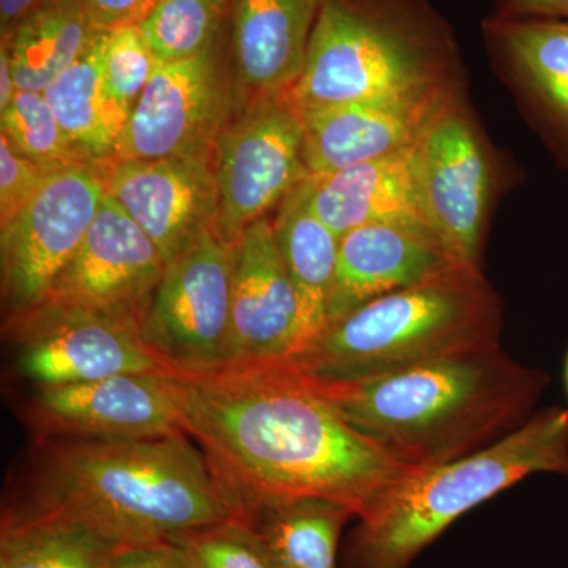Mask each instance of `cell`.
<instances>
[{
    "mask_svg": "<svg viewBox=\"0 0 568 568\" xmlns=\"http://www.w3.org/2000/svg\"><path fill=\"white\" fill-rule=\"evenodd\" d=\"M179 424L246 517L286 500H334L365 517L416 470L355 432L290 362L163 369Z\"/></svg>",
    "mask_w": 568,
    "mask_h": 568,
    "instance_id": "1",
    "label": "cell"
},
{
    "mask_svg": "<svg viewBox=\"0 0 568 568\" xmlns=\"http://www.w3.org/2000/svg\"><path fill=\"white\" fill-rule=\"evenodd\" d=\"M2 525L63 521L121 549L246 519L185 433L148 439L36 443Z\"/></svg>",
    "mask_w": 568,
    "mask_h": 568,
    "instance_id": "2",
    "label": "cell"
},
{
    "mask_svg": "<svg viewBox=\"0 0 568 568\" xmlns=\"http://www.w3.org/2000/svg\"><path fill=\"white\" fill-rule=\"evenodd\" d=\"M547 379L496 346L369 379L310 381L355 432L418 473L476 454L526 424Z\"/></svg>",
    "mask_w": 568,
    "mask_h": 568,
    "instance_id": "3",
    "label": "cell"
},
{
    "mask_svg": "<svg viewBox=\"0 0 568 568\" xmlns=\"http://www.w3.org/2000/svg\"><path fill=\"white\" fill-rule=\"evenodd\" d=\"M457 88V41L428 0H323L287 93L306 111Z\"/></svg>",
    "mask_w": 568,
    "mask_h": 568,
    "instance_id": "4",
    "label": "cell"
},
{
    "mask_svg": "<svg viewBox=\"0 0 568 568\" xmlns=\"http://www.w3.org/2000/svg\"><path fill=\"white\" fill-rule=\"evenodd\" d=\"M503 304L480 268L457 264L373 298L291 357L315 383H351L499 345Z\"/></svg>",
    "mask_w": 568,
    "mask_h": 568,
    "instance_id": "5",
    "label": "cell"
},
{
    "mask_svg": "<svg viewBox=\"0 0 568 568\" xmlns=\"http://www.w3.org/2000/svg\"><path fill=\"white\" fill-rule=\"evenodd\" d=\"M534 474L568 476V409L541 410L476 454L410 474L357 518L342 568H410L463 515Z\"/></svg>",
    "mask_w": 568,
    "mask_h": 568,
    "instance_id": "6",
    "label": "cell"
},
{
    "mask_svg": "<svg viewBox=\"0 0 568 568\" xmlns=\"http://www.w3.org/2000/svg\"><path fill=\"white\" fill-rule=\"evenodd\" d=\"M234 244L204 231L164 268L142 317V338L163 369L200 373L230 364Z\"/></svg>",
    "mask_w": 568,
    "mask_h": 568,
    "instance_id": "7",
    "label": "cell"
},
{
    "mask_svg": "<svg viewBox=\"0 0 568 568\" xmlns=\"http://www.w3.org/2000/svg\"><path fill=\"white\" fill-rule=\"evenodd\" d=\"M426 223L459 264L480 268L497 190L496 163L463 91L443 104L416 144Z\"/></svg>",
    "mask_w": 568,
    "mask_h": 568,
    "instance_id": "8",
    "label": "cell"
},
{
    "mask_svg": "<svg viewBox=\"0 0 568 568\" xmlns=\"http://www.w3.org/2000/svg\"><path fill=\"white\" fill-rule=\"evenodd\" d=\"M305 126L290 93L254 99L227 121L215 144L219 216L215 231L234 244L239 235L305 179Z\"/></svg>",
    "mask_w": 568,
    "mask_h": 568,
    "instance_id": "9",
    "label": "cell"
},
{
    "mask_svg": "<svg viewBox=\"0 0 568 568\" xmlns=\"http://www.w3.org/2000/svg\"><path fill=\"white\" fill-rule=\"evenodd\" d=\"M106 194L104 173L77 164L47 175L2 233L3 294L11 312L39 304L80 248Z\"/></svg>",
    "mask_w": 568,
    "mask_h": 568,
    "instance_id": "10",
    "label": "cell"
},
{
    "mask_svg": "<svg viewBox=\"0 0 568 568\" xmlns=\"http://www.w3.org/2000/svg\"><path fill=\"white\" fill-rule=\"evenodd\" d=\"M166 264L152 239L106 190L80 248L50 293L26 312L92 313L142 321Z\"/></svg>",
    "mask_w": 568,
    "mask_h": 568,
    "instance_id": "11",
    "label": "cell"
},
{
    "mask_svg": "<svg viewBox=\"0 0 568 568\" xmlns=\"http://www.w3.org/2000/svg\"><path fill=\"white\" fill-rule=\"evenodd\" d=\"M141 325L134 317L22 312L11 315L7 335L18 345L21 375L52 387L163 372Z\"/></svg>",
    "mask_w": 568,
    "mask_h": 568,
    "instance_id": "12",
    "label": "cell"
},
{
    "mask_svg": "<svg viewBox=\"0 0 568 568\" xmlns=\"http://www.w3.org/2000/svg\"><path fill=\"white\" fill-rule=\"evenodd\" d=\"M230 108L215 48L185 61L156 63L112 162L211 152L230 121Z\"/></svg>",
    "mask_w": 568,
    "mask_h": 568,
    "instance_id": "13",
    "label": "cell"
},
{
    "mask_svg": "<svg viewBox=\"0 0 568 568\" xmlns=\"http://www.w3.org/2000/svg\"><path fill=\"white\" fill-rule=\"evenodd\" d=\"M21 417L36 443L148 439L183 433L160 373L37 387Z\"/></svg>",
    "mask_w": 568,
    "mask_h": 568,
    "instance_id": "14",
    "label": "cell"
},
{
    "mask_svg": "<svg viewBox=\"0 0 568 568\" xmlns=\"http://www.w3.org/2000/svg\"><path fill=\"white\" fill-rule=\"evenodd\" d=\"M108 193L170 263L219 216L213 151L159 160L112 162Z\"/></svg>",
    "mask_w": 568,
    "mask_h": 568,
    "instance_id": "15",
    "label": "cell"
},
{
    "mask_svg": "<svg viewBox=\"0 0 568 568\" xmlns=\"http://www.w3.org/2000/svg\"><path fill=\"white\" fill-rule=\"evenodd\" d=\"M301 343L297 295L265 216L234 242L227 365L290 361Z\"/></svg>",
    "mask_w": 568,
    "mask_h": 568,
    "instance_id": "16",
    "label": "cell"
},
{
    "mask_svg": "<svg viewBox=\"0 0 568 568\" xmlns=\"http://www.w3.org/2000/svg\"><path fill=\"white\" fill-rule=\"evenodd\" d=\"M462 91L457 88L301 111L308 178H323L405 151L420 140L443 104Z\"/></svg>",
    "mask_w": 568,
    "mask_h": 568,
    "instance_id": "17",
    "label": "cell"
},
{
    "mask_svg": "<svg viewBox=\"0 0 568 568\" xmlns=\"http://www.w3.org/2000/svg\"><path fill=\"white\" fill-rule=\"evenodd\" d=\"M500 74L536 123L560 163L568 168V18L500 20L484 24Z\"/></svg>",
    "mask_w": 568,
    "mask_h": 568,
    "instance_id": "18",
    "label": "cell"
},
{
    "mask_svg": "<svg viewBox=\"0 0 568 568\" xmlns=\"http://www.w3.org/2000/svg\"><path fill=\"white\" fill-rule=\"evenodd\" d=\"M457 264L428 231L399 223L355 227L339 239L327 325L373 298L425 282Z\"/></svg>",
    "mask_w": 568,
    "mask_h": 568,
    "instance_id": "19",
    "label": "cell"
},
{
    "mask_svg": "<svg viewBox=\"0 0 568 568\" xmlns=\"http://www.w3.org/2000/svg\"><path fill=\"white\" fill-rule=\"evenodd\" d=\"M323 0H230L235 77L253 99L282 95L304 71Z\"/></svg>",
    "mask_w": 568,
    "mask_h": 568,
    "instance_id": "20",
    "label": "cell"
},
{
    "mask_svg": "<svg viewBox=\"0 0 568 568\" xmlns=\"http://www.w3.org/2000/svg\"><path fill=\"white\" fill-rule=\"evenodd\" d=\"M416 144L338 173L306 179L313 211L339 239L372 223L407 224L432 233L418 189Z\"/></svg>",
    "mask_w": 568,
    "mask_h": 568,
    "instance_id": "21",
    "label": "cell"
},
{
    "mask_svg": "<svg viewBox=\"0 0 568 568\" xmlns=\"http://www.w3.org/2000/svg\"><path fill=\"white\" fill-rule=\"evenodd\" d=\"M272 226L301 308V353L327 325L339 237L313 211L306 179L276 207Z\"/></svg>",
    "mask_w": 568,
    "mask_h": 568,
    "instance_id": "22",
    "label": "cell"
},
{
    "mask_svg": "<svg viewBox=\"0 0 568 568\" xmlns=\"http://www.w3.org/2000/svg\"><path fill=\"white\" fill-rule=\"evenodd\" d=\"M104 41L106 31L100 29L84 54L43 92L71 144L92 166L114 160L130 119L104 89Z\"/></svg>",
    "mask_w": 568,
    "mask_h": 568,
    "instance_id": "23",
    "label": "cell"
},
{
    "mask_svg": "<svg viewBox=\"0 0 568 568\" xmlns=\"http://www.w3.org/2000/svg\"><path fill=\"white\" fill-rule=\"evenodd\" d=\"M99 31L81 0H41L2 36L18 91H47L84 54Z\"/></svg>",
    "mask_w": 568,
    "mask_h": 568,
    "instance_id": "24",
    "label": "cell"
},
{
    "mask_svg": "<svg viewBox=\"0 0 568 568\" xmlns=\"http://www.w3.org/2000/svg\"><path fill=\"white\" fill-rule=\"evenodd\" d=\"M355 514L334 500L305 497L254 510L248 521L282 568H338L339 538Z\"/></svg>",
    "mask_w": 568,
    "mask_h": 568,
    "instance_id": "25",
    "label": "cell"
},
{
    "mask_svg": "<svg viewBox=\"0 0 568 568\" xmlns=\"http://www.w3.org/2000/svg\"><path fill=\"white\" fill-rule=\"evenodd\" d=\"M121 548L82 526L29 521L0 528V568H106Z\"/></svg>",
    "mask_w": 568,
    "mask_h": 568,
    "instance_id": "26",
    "label": "cell"
},
{
    "mask_svg": "<svg viewBox=\"0 0 568 568\" xmlns=\"http://www.w3.org/2000/svg\"><path fill=\"white\" fill-rule=\"evenodd\" d=\"M230 17V0H160L136 24L156 63L179 62L213 50Z\"/></svg>",
    "mask_w": 568,
    "mask_h": 568,
    "instance_id": "27",
    "label": "cell"
},
{
    "mask_svg": "<svg viewBox=\"0 0 568 568\" xmlns=\"http://www.w3.org/2000/svg\"><path fill=\"white\" fill-rule=\"evenodd\" d=\"M2 118V136L44 174L89 164L71 144L43 92L18 91ZM97 168V166H95Z\"/></svg>",
    "mask_w": 568,
    "mask_h": 568,
    "instance_id": "28",
    "label": "cell"
},
{
    "mask_svg": "<svg viewBox=\"0 0 568 568\" xmlns=\"http://www.w3.org/2000/svg\"><path fill=\"white\" fill-rule=\"evenodd\" d=\"M168 540L179 545L196 568H282L246 519L185 530Z\"/></svg>",
    "mask_w": 568,
    "mask_h": 568,
    "instance_id": "29",
    "label": "cell"
},
{
    "mask_svg": "<svg viewBox=\"0 0 568 568\" xmlns=\"http://www.w3.org/2000/svg\"><path fill=\"white\" fill-rule=\"evenodd\" d=\"M155 59L136 24L106 31L103 52V84L112 102L132 115L155 70Z\"/></svg>",
    "mask_w": 568,
    "mask_h": 568,
    "instance_id": "30",
    "label": "cell"
},
{
    "mask_svg": "<svg viewBox=\"0 0 568 568\" xmlns=\"http://www.w3.org/2000/svg\"><path fill=\"white\" fill-rule=\"evenodd\" d=\"M47 174L37 164L13 151L6 136H0V230L9 226L26 207Z\"/></svg>",
    "mask_w": 568,
    "mask_h": 568,
    "instance_id": "31",
    "label": "cell"
},
{
    "mask_svg": "<svg viewBox=\"0 0 568 568\" xmlns=\"http://www.w3.org/2000/svg\"><path fill=\"white\" fill-rule=\"evenodd\" d=\"M106 568H196L193 560L174 541L121 549Z\"/></svg>",
    "mask_w": 568,
    "mask_h": 568,
    "instance_id": "32",
    "label": "cell"
},
{
    "mask_svg": "<svg viewBox=\"0 0 568 568\" xmlns=\"http://www.w3.org/2000/svg\"><path fill=\"white\" fill-rule=\"evenodd\" d=\"M92 24L110 31L119 26L140 24L160 0H81Z\"/></svg>",
    "mask_w": 568,
    "mask_h": 568,
    "instance_id": "33",
    "label": "cell"
},
{
    "mask_svg": "<svg viewBox=\"0 0 568 568\" xmlns=\"http://www.w3.org/2000/svg\"><path fill=\"white\" fill-rule=\"evenodd\" d=\"M500 20H567L568 0H499Z\"/></svg>",
    "mask_w": 568,
    "mask_h": 568,
    "instance_id": "34",
    "label": "cell"
},
{
    "mask_svg": "<svg viewBox=\"0 0 568 568\" xmlns=\"http://www.w3.org/2000/svg\"><path fill=\"white\" fill-rule=\"evenodd\" d=\"M17 93L18 85L17 81H14L9 48L2 41V48H0V114L9 110Z\"/></svg>",
    "mask_w": 568,
    "mask_h": 568,
    "instance_id": "35",
    "label": "cell"
},
{
    "mask_svg": "<svg viewBox=\"0 0 568 568\" xmlns=\"http://www.w3.org/2000/svg\"><path fill=\"white\" fill-rule=\"evenodd\" d=\"M41 0H0V28L2 36L13 28L14 22L24 17Z\"/></svg>",
    "mask_w": 568,
    "mask_h": 568,
    "instance_id": "36",
    "label": "cell"
},
{
    "mask_svg": "<svg viewBox=\"0 0 568 568\" xmlns=\"http://www.w3.org/2000/svg\"><path fill=\"white\" fill-rule=\"evenodd\" d=\"M566 384H567V394H568V354H567V361H566Z\"/></svg>",
    "mask_w": 568,
    "mask_h": 568,
    "instance_id": "37",
    "label": "cell"
}]
</instances>
